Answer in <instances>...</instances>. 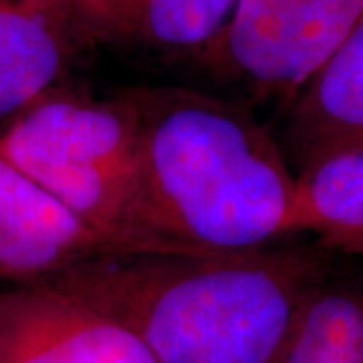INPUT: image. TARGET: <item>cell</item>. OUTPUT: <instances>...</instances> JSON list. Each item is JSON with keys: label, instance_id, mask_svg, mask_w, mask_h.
Masks as SVG:
<instances>
[{"label": "cell", "instance_id": "cell-2", "mask_svg": "<svg viewBox=\"0 0 363 363\" xmlns=\"http://www.w3.org/2000/svg\"><path fill=\"white\" fill-rule=\"evenodd\" d=\"M135 125L156 234L188 255H224L293 238L295 172L247 101L156 85L119 91Z\"/></svg>", "mask_w": 363, "mask_h": 363}, {"label": "cell", "instance_id": "cell-11", "mask_svg": "<svg viewBox=\"0 0 363 363\" xmlns=\"http://www.w3.org/2000/svg\"><path fill=\"white\" fill-rule=\"evenodd\" d=\"M274 363H363V277L333 267L303 303Z\"/></svg>", "mask_w": 363, "mask_h": 363}, {"label": "cell", "instance_id": "cell-6", "mask_svg": "<svg viewBox=\"0 0 363 363\" xmlns=\"http://www.w3.org/2000/svg\"><path fill=\"white\" fill-rule=\"evenodd\" d=\"M117 252L128 250L79 220L0 156V281L47 283Z\"/></svg>", "mask_w": 363, "mask_h": 363}, {"label": "cell", "instance_id": "cell-10", "mask_svg": "<svg viewBox=\"0 0 363 363\" xmlns=\"http://www.w3.org/2000/svg\"><path fill=\"white\" fill-rule=\"evenodd\" d=\"M329 252L363 255V147L341 150L295 172L293 236Z\"/></svg>", "mask_w": 363, "mask_h": 363}, {"label": "cell", "instance_id": "cell-1", "mask_svg": "<svg viewBox=\"0 0 363 363\" xmlns=\"http://www.w3.org/2000/svg\"><path fill=\"white\" fill-rule=\"evenodd\" d=\"M319 245L117 252L47 281L119 319L156 363H274L303 303L333 271Z\"/></svg>", "mask_w": 363, "mask_h": 363}, {"label": "cell", "instance_id": "cell-3", "mask_svg": "<svg viewBox=\"0 0 363 363\" xmlns=\"http://www.w3.org/2000/svg\"><path fill=\"white\" fill-rule=\"evenodd\" d=\"M0 156L123 250L180 252L152 226L135 125L121 93L93 99L52 91L11 119L0 133Z\"/></svg>", "mask_w": 363, "mask_h": 363}, {"label": "cell", "instance_id": "cell-4", "mask_svg": "<svg viewBox=\"0 0 363 363\" xmlns=\"http://www.w3.org/2000/svg\"><path fill=\"white\" fill-rule=\"evenodd\" d=\"M363 18V0H238L196 59L285 109Z\"/></svg>", "mask_w": 363, "mask_h": 363}, {"label": "cell", "instance_id": "cell-7", "mask_svg": "<svg viewBox=\"0 0 363 363\" xmlns=\"http://www.w3.org/2000/svg\"><path fill=\"white\" fill-rule=\"evenodd\" d=\"M291 168L363 147V18L283 109L277 138Z\"/></svg>", "mask_w": 363, "mask_h": 363}, {"label": "cell", "instance_id": "cell-9", "mask_svg": "<svg viewBox=\"0 0 363 363\" xmlns=\"http://www.w3.org/2000/svg\"><path fill=\"white\" fill-rule=\"evenodd\" d=\"M83 40L200 52L238 0H61Z\"/></svg>", "mask_w": 363, "mask_h": 363}, {"label": "cell", "instance_id": "cell-8", "mask_svg": "<svg viewBox=\"0 0 363 363\" xmlns=\"http://www.w3.org/2000/svg\"><path fill=\"white\" fill-rule=\"evenodd\" d=\"M83 43L61 0H0V119L59 89Z\"/></svg>", "mask_w": 363, "mask_h": 363}, {"label": "cell", "instance_id": "cell-5", "mask_svg": "<svg viewBox=\"0 0 363 363\" xmlns=\"http://www.w3.org/2000/svg\"><path fill=\"white\" fill-rule=\"evenodd\" d=\"M0 363H156L130 327L49 283L0 293Z\"/></svg>", "mask_w": 363, "mask_h": 363}]
</instances>
